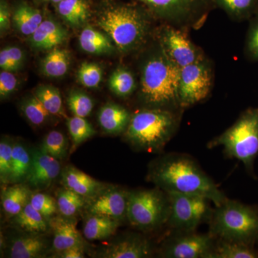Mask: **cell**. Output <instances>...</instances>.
Listing matches in <instances>:
<instances>
[{
    "label": "cell",
    "mask_w": 258,
    "mask_h": 258,
    "mask_svg": "<svg viewBox=\"0 0 258 258\" xmlns=\"http://www.w3.org/2000/svg\"><path fill=\"white\" fill-rule=\"evenodd\" d=\"M76 222L72 217H52L49 226L53 234L52 249L56 253L75 246H84L82 236L76 228Z\"/></svg>",
    "instance_id": "16"
},
{
    "label": "cell",
    "mask_w": 258,
    "mask_h": 258,
    "mask_svg": "<svg viewBox=\"0 0 258 258\" xmlns=\"http://www.w3.org/2000/svg\"><path fill=\"white\" fill-rule=\"evenodd\" d=\"M132 115L125 108L115 103H108L98 113V122L105 132L111 134L124 133Z\"/></svg>",
    "instance_id": "20"
},
{
    "label": "cell",
    "mask_w": 258,
    "mask_h": 258,
    "mask_svg": "<svg viewBox=\"0 0 258 258\" xmlns=\"http://www.w3.org/2000/svg\"><path fill=\"white\" fill-rule=\"evenodd\" d=\"M40 1L43 2V3H52V4L57 5L60 3V2H62V0H40Z\"/></svg>",
    "instance_id": "46"
},
{
    "label": "cell",
    "mask_w": 258,
    "mask_h": 258,
    "mask_svg": "<svg viewBox=\"0 0 258 258\" xmlns=\"http://www.w3.org/2000/svg\"><path fill=\"white\" fill-rule=\"evenodd\" d=\"M47 219L37 211L30 203L20 213L13 217L15 225L24 232L42 234L47 230Z\"/></svg>",
    "instance_id": "26"
},
{
    "label": "cell",
    "mask_w": 258,
    "mask_h": 258,
    "mask_svg": "<svg viewBox=\"0 0 258 258\" xmlns=\"http://www.w3.org/2000/svg\"><path fill=\"white\" fill-rule=\"evenodd\" d=\"M152 254V244L147 237L139 234H129L103 249L100 257L144 258L150 257Z\"/></svg>",
    "instance_id": "15"
},
{
    "label": "cell",
    "mask_w": 258,
    "mask_h": 258,
    "mask_svg": "<svg viewBox=\"0 0 258 258\" xmlns=\"http://www.w3.org/2000/svg\"><path fill=\"white\" fill-rule=\"evenodd\" d=\"M128 195L129 191L119 188H106L94 197L88 206V212L122 221L127 218Z\"/></svg>",
    "instance_id": "14"
},
{
    "label": "cell",
    "mask_w": 258,
    "mask_h": 258,
    "mask_svg": "<svg viewBox=\"0 0 258 258\" xmlns=\"http://www.w3.org/2000/svg\"><path fill=\"white\" fill-rule=\"evenodd\" d=\"M22 111L27 119L35 125L44 124L52 115L35 95L24 101L22 104Z\"/></svg>",
    "instance_id": "36"
},
{
    "label": "cell",
    "mask_w": 258,
    "mask_h": 258,
    "mask_svg": "<svg viewBox=\"0 0 258 258\" xmlns=\"http://www.w3.org/2000/svg\"><path fill=\"white\" fill-rule=\"evenodd\" d=\"M31 170L26 183L32 189H46L58 177L61 171L60 162L40 149L31 151Z\"/></svg>",
    "instance_id": "13"
},
{
    "label": "cell",
    "mask_w": 258,
    "mask_h": 258,
    "mask_svg": "<svg viewBox=\"0 0 258 258\" xmlns=\"http://www.w3.org/2000/svg\"><path fill=\"white\" fill-rule=\"evenodd\" d=\"M69 147V142L63 134L52 131L45 136L40 149L57 160H62L67 156Z\"/></svg>",
    "instance_id": "33"
},
{
    "label": "cell",
    "mask_w": 258,
    "mask_h": 258,
    "mask_svg": "<svg viewBox=\"0 0 258 258\" xmlns=\"http://www.w3.org/2000/svg\"><path fill=\"white\" fill-rule=\"evenodd\" d=\"M69 66V52L62 49L54 48L42 61V72L47 77H61L68 72Z\"/></svg>",
    "instance_id": "30"
},
{
    "label": "cell",
    "mask_w": 258,
    "mask_h": 258,
    "mask_svg": "<svg viewBox=\"0 0 258 258\" xmlns=\"http://www.w3.org/2000/svg\"><path fill=\"white\" fill-rule=\"evenodd\" d=\"M80 83L85 87H98L102 79V70L98 64L93 62H83L78 72Z\"/></svg>",
    "instance_id": "39"
},
{
    "label": "cell",
    "mask_w": 258,
    "mask_h": 258,
    "mask_svg": "<svg viewBox=\"0 0 258 258\" xmlns=\"http://www.w3.org/2000/svg\"><path fill=\"white\" fill-rule=\"evenodd\" d=\"M219 8L236 20L250 18L258 10V0H214Z\"/></svg>",
    "instance_id": "29"
},
{
    "label": "cell",
    "mask_w": 258,
    "mask_h": 258,
    "mask_svg": "<svg viewBox=\"0 0 258 258\" xmlns=\"http://www.w3.org/2000/svg\"><path fill=\"white\" fill-rule=\"evenodd\" d=\"M79 41L81 48L88 53L100 55L111 52L113 49L106 35L89 26L81 32Z\"/></svg>",
    "instance_id": "28"
},
{
    "label": "cell",
    "mask_w": 258,
    "mask_h": 258,
    "mask_svg": "<svg viewBox=\"0 0 258 258\" xmlns=\"http://www.w3.org/2000/svg\"><path fill=\"white\" fill-rule=\"evenodd\" d=\"M34 95L42 102L51 115L66 117L62 98L57 88L51 86H39Z\"/></svg>",
    "instance_id": "31"
},
{
    "label": "cell",
    "mask_w": 258,
    "mask_h": 258,
    "mask_svg": "<svg viewBox=\"0 0 258 258\" xmlns=\"http://www.w3.org/2000/svg\"><path fill=\"white\" fill-rule=\"evenodd\" d=\"M149 178L166 193L204 197L215 206L222 205L227 199L211 177L187 154L175 153L157 159L149 169Z\"/></svg>",
    "instance_id": "1"
},
{
    "label": "cell",
    "mask_w": 258,
    "mask_h": 258,
    "mask_svg": "<svg viewBox=\"0 0 258 258\" xmlns=\"http://www.w3.org/2000/svg\"><path fill=\"white\" fill-rule=\"evenodd\" d=\"M97 23L120 51L142 46L147 40L150 13L139 3L99 0Z\"/></svg>",
    "instance_id": "2"
},
{
    "label": "cell",
    "mask_w": 258,
    "mask_h": 258,
    "mask_svg": "<svg viewBox=\"0 0 258 258\" xmlns=\"http://www.w3.org/2000/svg\"><path fill=\"white\" fill-rule=\"evenodd\" d=\"M84 198L64 187L57 191V208L62 216L73 217L85 205Z\"/></svg>",
    "instance_id": "32"
},
{
    "label": "cell",
    "mask_w": 258,
    "mask_h": 258,
    "mask_svg": "<svg viewBox=\"0 0 258 258\" xmlns=\"http://www.w3.org/2000/svg\"><path fill=\"white\" fill-rule=\"evenodd\" d=\"M55 8L61 18L75 27L86 23L91 13L90 0H62Z\"/></svg>",
    "instance_id": "24"
},
{
    "label": "cell",
    "mask_w": 258,
    "mask_h": 258,
    "mask_svg": "<svg viewBox=\"0 0 258 258\" xmlns=\"http://www.w3.org/2000/svg\"><path fill=\"white\" fill-rule=\"evenodd\" d=\"M84 246H75L57 252V257L83 258L85 257Z\"/></svg>",
    "instance_id": "45"
},
{
    "label": "cell",
    "mask_w": 258,
    "mask_h": 258,
    "mask_svg": "<svg viewBox=\"0 0 258 258\" xmlns=\"http://www.w3.org/2000/svg\"><path fill=\"white\" fill-rule=\"evenodd\" d=\"M210 233L219 240L254 244L258 241V212L252 207L227 199L210 219Z\"/></svg>",
    "instance_id": "5"
},
{
    "label": "cell",
    "mask_w": 258,
    "mask_h": 258,
    "mask_svg": "<svg viewBox=\"0 0 258 258\" xmlns=\"http://www.w3.org/2000/svg\"><path fill=\"white\" fill-rule=\"evenodd\" d=\"M180 69L160 50L144 63L141 76V97L149 108L176 111L181 108L178 96Z\"/></svg>",
    "instance_id": "3"
},
{
    "label": "cell",
    "mask_w": 258,
    "mask_h": 258,
    "mask_svg": "<svg viewBox=\"0 0 258 258\" xmlns=\"http://www.w3.org/2000/svg\"><path fill=\"white\" fill-rule=\"evenodd\" d=\"M47 242L42 234L30 233L14 237L8 249L11 258L42 257L47 249Z\"/></svg>",
    "instance_id": "18"
},
{
    "label": "cell",
    "mask_w": 258,
    "mask_h": 258,
    "mask_svg": "<svg viewBox=\"0 0 258 258\" xmlns=\"http://www.w3.org/2000/svg\"><path fill=\"white\" fill-rule=\"evenodd\" d=\"M12 12L7 0H0V30L6 31L10 26Z\"/></svg>",
    "instance_id": "44"
},
{
    "label": "cell",
    "mask_w": 258,
    "mask_h": 258,
    "mask_svg": "<svg viewBox=\"0 0 258 258\" xmlns=\"http://www.w3.org/2000/svg\"><path fill=\"white\" fill-rule=\"evenodd\" d=\"M13 143L9 139L0 142V180L3 184H10L13 160Z\"/></svg>",
    "instance_id": "38"
},
{
    "label": "cell",
    "mask_w": 258,
    "mask_h": 258,
    "mask_svg": "<svg viewBox=\"0 0 258 258\" xmlns=\"http://www.w3.org/2000/svg\"><path fill=\"white\" fill-rule=\"evenodd\" d=\"M137 83L133 74L125 69L115 70L109 79V88L112 92L120 97H126L133 93Z\"/></svg>",
    "instance_id": "34"
},
{
    "label": "cell",
    "mask_w": 258,
    "mask_h": 258,
    "mask_svg": "<svg viewBox=\"0 0 258 258\" xmlns=\"http://www.w3.org/2000/svg\"><path fill=\"white\" fill-rule=\"evenodd\" d=\"M150 14L178 28L199 26L215 8L214 0H134Z\"/></svg>",
    "instance_id": "8"
},
{
    "label": "cell",
    "mask_w": 258,
    "mask_h": 258,
    "mask_svg": "<svg viewBox=\"0 0 258 258\" xmlns=\"http://www.w3.org/2000/svg\"><path fill=\"white\" fill-rule=\"evenodd\" d=\"M119 225L115 219L90 214L83 225V235L88 240H106L114 235Z\"/></svg>",
    "instance_id": "22"
},
{
    "label": "cell",
    "mask_w": 258,
    "mask_h": 258,
    "mask_svg": "<svg viewBox=\"0 0 258 258\" xmlns=\"http://www.w3.org/2000/svg\"><path fill=\"white\" fill-rule=\"evenodd\" d=\"M179 115L174 110L149 108L132 115L124 132L125 140L139 150H162L179 128Z\"/></svg>",
    "instance_id": "4"
},
{
    "label": "cell",
    "mask_w": 258,
    "mask_h": 258,
    "mask_svg": "<svg viewBox=\"0 0 258 258\" xmlns=\"http://www.w3.org/2000/svg\"><path fill=\"white\" fill-rule=\"evenodd\" d=\"M161 47L179 68L205 59L203 52L188 38L181 28L168 25L159 33Z\"/></svg>",
    "instance_id": "12"
},
{
    "label": "cell",
    "mask_w": 258,
    "mask_h": 258,
    "mask_svg": "<svg viewBox=\"0 0 258 258\" xmlns=\"http://www.w3.org/2000/svg\"><path fill=\"white\" fill-rule=\"evenodd\" d=\"M31 191L28 185L14 184L2 192V207L7 215L15 217L30 203Z\"/></svg>",
    "instance_id": "23"
},
{
    "label": "cell",
    "mask_w": 258,
    "mask_h": 258,
    "mask_svg": "<svg viewBox=\"0 0 258 258\" xmlns=\"http://www.w3.org/2000/svg\"><path fill=\"white\" fill-rule=\"evenodd\" d=\"M208 147H223L227 156L240 161L252 170L258 154V108L246 110L232 126L212 140Z\"/></svg>",
    "instance_id": "6"
},
{
    "label": "cell",
    "mask_w": 258,
    "mask_h": 258,
    "mask_svg": "<svg viewBox=\"0 0 258 258\" xmlns=\"http://www.w3.org/2000/svg\"><path fill=\"white\" fill-rule=\"evenodd\" d=\"M246 51L252 60L258 61V17L249 29L246 41Z\"/></svg>",
    "instance_id": "42"
},
{
    "label": "cell",
    "mask_w": 258,
    "mask_h": 258,
    "mask_svg": "<svg viewBox=\"0 0 258 258\" xmlns=\"http://www.w3.org/2000/svg\"><path fill=\"white\" fill-rule=\"evenodd\" d=\"M62 183L64 187L84 198H94L106 189L104 184L73 166L64 168L62 173Z\"/></svg>",
    "instance_id": "17"
},
{
    "label": "cell",
    "mask_w": 258,
    "mask_h": 258,
    "mask_svg": "<svg viewBox=\"0 0 258 258\" xmlns=\"http://www.w3.org/2000/svg\"><path fill=\"white\" fill-rule=\"evenodd\" d=\"M171 237L161 250V257L167 258H212L215 237L211 234L179 232Z\"/></svg>",
    "instance_id": "11"
},
{
    "label": "cell",
    "mask_w": 258,
    "mask_h": 258,
    "mask_svg": "<svg viewBox=\"0 0 258 258\" xmlns=\"http://www.w3.org/2000/svg\"><path fill=\"white\" fill-rule=\"evenodd\" d=\"M170 203L159 188L129 191L127 220L139 230L152 231L167 223Z\"/></svg>",
    "instance_id": "7"
},
{
    "label": "cell",
    "mask_w": 258,
    "mask_h": 258,
    "mask_svg": "<svg viewBox=\"0 0 258 258\" xmlns=\"http://www.w3.org/2000/svg\"><path fill=\"white\" fill-rule=\"evenodd\" d=\"M70 111L76 116L86 118L91 114L93 108L92 99L81 91H74L68 98Z\"/></svg>",
    "instance_id": "37"
},
{
    "label": "cell",
    "mask_w": 258,
    "mask_h": 258,
    "mask_svg": "<svg viewBox=\"0 0 258 258\" xmlns=\"http://www.w3.org/2000/svg\"><path fill=\"white\" fill-rule=\"evenodd\" d=\"M30 203L37 211L46 219L50 218L58 210L57 200L47 194H33L30 197Z\"/></svg>",
    "instance_id": "40"
},
{
    "label": "cell",
    "mask_w": 258,
    "mask_h": 258,
    "mask_svg": "<svg viewBox=\"0 0 258 258\" xmlns=\"http://www.w3.org/2000/svg\"><path fill=\"white\" fill-rule=\"evenodd\" d=\"M258 252L253 244L236 241L219 240L215 243L212 258H256Z\"/></svg>",
    "instance_id": "27"
},
{
    "label": "cell",
    "mask_w": 258,
    "mask_h": 258,
    "mask_svg": "<svg viewBox=\"0 0 258 258\" xmlns=\"http://www.w3.org/2000/svg\"><path fill=\"white\" fill-rule=\"evenodd\" d=\"M18 86V79L9 71H3L0 74V96L2 98L9 96Z\"/></svg>",
    "instance_id": "43"
},
{
    "label": "cell",
    "mask_w": 258,
    "mask_h": 258,
    "mask_svg": "<svg viewBox=\"0 0 258 258\" xmlns=\"http://www.w3.org/2000/svg\"><path fill=\"white\" fill-rule=\"evenodd\" d=\"M170 203L168 225L177 232H192L210 220L212 211L208 198L197 195L167 193Z\"/></svg>",
    "instance_id": "9"
},
{
    "label": "cell",
    "mask_w": 258,
    "mask_h": 258,
    "mask_svg": "<svg viewBox=\"0 0 258 258\" xmlns=\"http://www.w3.org/2000/svg\"><path fill=\"white\" fill-rule=\"evenodd\" d=\"M67 125L70 135L72 139L74 150L96 133L92 125L82 117L76 115L71 117L68 120Z\"/></svg>",
    "instance_id": "35"
},
{
    "label": "cell",
    "mask_w": 258,
    "mask_h": 258,
    "mask_svg": "<svg viewBox=\"0 0 258 258\" xmlns=\"http://www.w3.org/2000/svg\"><path fill=\"white\" fill-rule=\"evenodd\" d=\"M32 166L31 152L20 142L13 143L10 184H25Z\"/></svg>",
    "instance_id": "25"
},
{
    "label": "cell",
    "mask_w": 258,
    "mask_h": 258,
    "mask_svg": "<svg viewBox=\"0 0 258 258\" xmlns=\"http://www.w3.org/2000/svg\"><path fill=\"white\" fill-rule=\"evenodd\" d=\"M24 60V53L18 47H8L0 52V67L3 71L13 72L20 69Z\"/></svg>",
    "instance_id": "41"
},
{
    "label": "cell",
    "mask_w": 258,
    "mask_h": 258,
    "mask_svg": "<svg viewBox=\"0 0 258 258\" xmlns=\"http://www.w3.org/2000/svg\"><path fill=\"white\" fill-rule=\"evenodd\" d=\"M12 20L23 35L31 36L43 21V18L40 10L23 1L15 5L12 12Z\"/></svg>",
    "instance_id": "21"
},
{
    "label": "cell",
    "mask_w": 258,
    "mask_h": 258,
    "mask_svg": "<svg viewBox=\"0 0 258 258\" xmlns=\"http://www.w3.org/2000/svg\"><path fill=\"white\" fill-rule=\"evenodd\" d=\"M213 73L206 59L180 69L178 96L181 108H187L204 101L210 94Z\"/></svg>",
    "instance_id": "10"
},
{
    "label": "cell",
    "mask_w": 258,
    "mask_h": 258,
    "mask_svg": "<svg viewBox=\"0 0 258 258\" xmlns=\"http://www.w3.org/2000/svg\"><path fill=\"white\" fill-rule=\"evenodd\" d=\"M67 32L57 22L45 20L30 36L32 46L40 50H51L63 43Z\"/></svg>",
    "instance_id": "19"
}]
</instances>
